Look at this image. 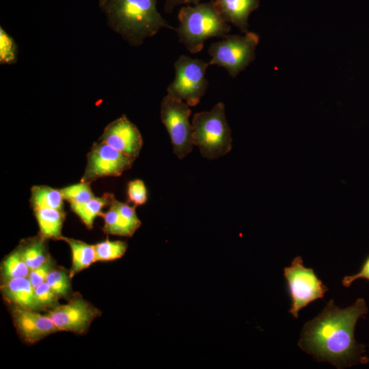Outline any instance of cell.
<instances>
[{"instance_id":"1","label":"cell","mask_w":369,"mask_h":369,"mask_svg":"<svg viewBox=\"0 0 369 369\" xmlns=\"http://www.w3.org/2000/svg\"><path fill=\"white\" fill-rule=\"evenodd\" d=\"M368 312L365 300L359 298L346 308L330 300L323 310L307 322L301 332L299 346L318 361L338 368L365 364V346L358 343L354 331L359 318Z\"/></svg>"},{"instance_id":"2","label":"cell","mask_w":369,"mask_h":369,"mask_svg":"<svg viewBox=\"0 0 369 369\" xmlns=\"http://www.w3.org/2000/svg\"><path fill=\"white\" fill-rule=\"evenodd\" d=\"M157 0H100L109 26L132 46L141 45L161 28L176 30L156 8Z\"/></svg>"},{"instance_id":"3","label":"cell","mask_w":369,"mask_h":369,"mask_svg":"<svg viewBox=\"0 0 369 369\" xmlns=\"http://www.w3.org/2000/svg\"><path fill=\"white\" fill-rule=\"evenodd\" d=\"M178 40L191 53L201 51L206 40L226 37L230 25L216 8L214 0L182 7L178 14Z\"/></svg>"},{"instance_id":"4","label":"cell","mask_w":369,"mask_h":369,"mask_svg":"<svg viewBox=\"0 0 369 369\" xmlns=\"http://www.w3.org/2000/svg\"><path fill=\"white\" fill-rule=\"evenodd\" d=\"M191 124L193 144L198 147L204 158L214 160L231 150V130L223 102H218L210 111L195 113Z\"/></svg>"},{"instance_id":"5","label":"cell","mask_w":369,"mask_h":369,"mask_svg":"<svg viewBox=\"0 0 369 369\" xmlns=\"http://www.w3.org/2000/svg\"><path fill=\"white\" fill-rule=\"evenodd\" d=\"M258 43L259 36L254 32L248 31L244 36L227 35L210 44L208 64L222 67L231 77H236L254 60Z\"/></svg>"},{"instance_id":"6","label":"cell","mask_w":369,"mask_h":369,"mask_svg":"<svg viewBox=\"0 0 369 369\" xmlns=\"http://www.w3.org/2000/svg\"><path fill=\"white\" fill-rule=\"evenodd\" d=\"M208 62L182 55L174 62L175 77L167 87V95L197 105L208 85L205 74Z\"/></svg>"},{"instance_id":"7","label":"cell","mask_w":369,"mask_h":369,"mask_svg":"<svg viewBox=\"0 0 369 369\" xmlns=\"http://www.w3.org/2000/svg\"><path fill=\"white\" fill-rule=\"evenodd\" d=\"M288 295L291 300L289 313L297 318L299 312L310 303L324 297L328 288L317 277L312 269L303 265L300 256L295 258L284 269Z\"/></svg>"},{"instance_id":"8","label":"cell","mask_w":369,"mask_h":369,"mask_svg":"<svg viewBox=\"0 0 369 369\" xmlns=\"http://www.w3.org/2000/svg\"><path fill=\"white\" fill-rule=\"evenodd\" d=\"M189 107L187 102L168 95L161 102V120L170 137L173 152L179 159L189 154L193 146Z\"/></svg>"},{"instance_id":"9","label":"cell","mask_w":369,"mask_h":369,"mask_svg":"<svg viewBox=\"0 0 369 369\" xmlns=\"http://www.w3.org/2000/svg\"><path fill=\"white\" fill-rule=\"evenodd\" d=\"M135 160L105 142H94L87 155L81 181L91 183L100 178L120 176L132 167Z\"/></svg>"},{"instance_id":"10","label":"cell","mask_w":369,"mask_h":369,"mask_svg":"<svg viewBox=\"0 0 369 369\" xmlns=\"http://www.w3.org/2000/svg\"><path fill=\"white\" fill-rule=\"evenodd\" d=\"M46 315L60 331L81 334L100 312L78 295L67 303L52 308Z\"/></svg>"},{"instance_id":"11","label":"cell","mask_w":369,"mask_h":369,"mask_svg":"<svg viewBox=\"0 0 369 369\" xmlns=\"http://www.w3.org/2000/svg\"><path fill=\"white\" fill-rule=\"evenodd\" d=\"M99 141L135 159L139 156L143 146L140 131L126 115L110 122L105 128Z\"/></svg>"},{"instance_id":"12","label":"cell","mask_w":369,"mask_h":369,"mask_svg":"<svg viewBox=\"0 0 369 369\" xmlns=\"http://www.w3.org/2000/svg\"><path fill=\"white\" fill-rule=\"evenodd\" d=\"M14 325L20 336L28 344H34L60 330L46 314L38 311L11 305Z\"/></svg>"},{"instance_id":"13","label":"cell","mask_w":369,"mask_h":369,"mask_svg":"<svg viewBox=\"0 0 369 369\" xmlns=\"http://www.w3.org/2000/svg\"><path fill=\"white\" fill-rule=\"evenodd\" d=\"M214 3L226 22L247 33L249 16L258 8L260 0H214Z\"/></svg>"},{"instance_id":"14","label":"cell","mask_w":369,"mask_h":369,"mask_svg":"<svg viewBox=\"0 0 369 369\" xmlns=\"http://www.w3.org/2000/svg\"><path fill=\"white\" fill-rule=\"evenodd\" d=\"M1 292L3 298L12 305L36 311L41 310L35 297L34 288L28 277L3 280Z\"/></svg>"},{"instance_id":"15","label":"cell","mask_w":369,"mask_h":369,"mask_svg":"<svg viewBox=\"0 0 369 369\" xmlns=\"http://www.w3.org/2000/svg\"><path fill=\"white\" fill-rule=\"evenodd\" d=\"M37 220L40 234L46 239L62 240V230L66 219L64 210L51 208L33 210Z\"/></svg>"},{"instance_id":"16","label":"cell","mask_w":369,"mask_h":369,"mask_svg":"<svg viewBox=\"0 0 369 369\" xmlns=\"http://www.w3.org/2000/svg\"><path fill=\"white\" fill-rule=\"evenodd\" d=\"M46 240L39 234L36 236L21 241L18 246L30 271L42 265L50 258Z\"/></svg>"},{"instance_id":"17","label":"cell","mask_w":369,"mask_h":369,"mask_svg":"<svg viewBox=\"0 0 369 369\" xmlns=\"http://www.w3.org/2000/svg\"><path fill=\"white\" fill-rule=\"evenodd\" d=\"M62 240L68 244L72 252V266L69 271L70 278L96 262L94 245L64 236Z\"/></svg>"},{"instance_id":"18","label":"cell","mask_w":369,"mask_h":369,"mask_svg":"<svg viewBox=\"0 0 369 369\" xmlns=\"http://www.w3.org/2000/svg\"><path fill=\"white\" fill-rule=\"evenodd\" d=\"M115 198L112 193H105L101 197H94L82 204H70V208L88 228H93L95 218L102 212V208L109 206Z\"/></svg>"},{"instance_id":"19","label":"cell","mask_w":369,"mask_h":369,"mask_svg":"<svg viewBox=\"0 0 369 369\" xmlns=\"http://www.w3.org/2000/svg\"><path fill=\"white\" fill-rule=\"evenodd\" d=\"M64 199L61 190L47 185H34L31 188V208L64 210Z\"/></svg>"},{"instance_id":"20","label":"cell","mask_w":369,"mask_h":369,"mask_svg":"<svg viewBox=\"0 0 369 369\" xmlns=\"http://www.w3.org/2000/svg\"><path fill=\"white\" fill-rule=\"evenodd\" d=\"M30 269L24 261L20 250L18 247L8 256L1 264V275L3 280L16 277H28Z\"/></svg>"},{"instance_id":"21","label":"cell","mask_w":369,"mask_h":369,"mask_svg":"<svg viewBox=\"0 0 369 369\" xmlns=\"http://www.w3.org/2000/svg\"><path fill=\"white\" fill-rule=\"evenodd\" d=\"M114 203L119 213L123 236H132L141 226V221L136 213V206H131L128 203L121 202L115 198Z\"/></svg>"},{"instance_id":"22","label":"cell","mask_w":369,"mask_h":369,"mask_svg":"<svg viewBox=\"0 0 369 369\" xmlns=\"http://www.w3.org/2000/svg\"><path fill=\"white\" fill-rule=\"evenodd\" d=\"M94 245L96 260L109 261L122 257L126 251L128 245L126 241L106 240Z\"/></svg>"},{"instance_id":"23","label":"cell","mask_w":369,"mask_h":369,"mask_svg":"<svg viewBox=\"0 0 369 369\" xmlns=\"http://www.w3.org/2000/svg\"><path fill=\"white\" fill-rule=\"evenodd\" d=\"M90 182H80L60 189L64 200L70 204H82L95 197Z\"/></svg>"},{"instance_id":"24","label":"cell","mask_w":369,"mask_h":369,"mask_svg":"<svg viewBox=\"0 0 369 369\" xmlns=\"http://www.w3.org/2000/svg\"><path fill=\"white\" fill-rule=\"evenodd\" d=\"M70 277L62 268L53 269L46 281L59 297H67L71 290Z\"/></svg>"},{"instance_id":"25","label":"cell","mask_w":369,"mask_h":369,"mask_svg":"<svg viewBox=\"0 0 369 369\" xmlns=\"http://www.w3.org/2000/svg\"><path fill=\"white\" fill-rule=\"evenodd\" d=\"M18 57V46L14 40L0 27V63L14 64Z\"/></svg>"},{"instance_id":"26","label":"cell","mask_w":369,"mask_h":369,"mask_svg":"<svg viewBox=\"0 0 369 369\" xmlns=\"http://www.w3.org/2000/svg\"><path fill=\"white\" fill-rule=\"evenodd\" d=\"M114 199L109 206V208L106 212H102L99 217L104 219L102 230L105 234L123 236L120 215L115 205Z\"/></svg>"},{"instance_id":"27","label":"cell","mask_w":369,"mask_h":369,"mask_svg":"<svg viewBox=\"0 0 369 369\" xmlns=\"http://www.w3.org/2000/svg\"><path fill=\"white\" fill-rule=\"evenodd\" d=\"M34 292L36 301L41 310L46 308H53L57 306L59 297L46 281L42 282L34 288Z\"/></svg>"},{"instance_id":"28","label":"cell","mask_w":369,"mask_h":369,"mask_svg":"<svg viewBox=\"0 0 369 369\" xmlns=\"http://www.w3.org/2000/svg\"><path fill=\"white\" fill-rule=\"evenodd\" d=\"M128 201L134 206H140L147 202L148 194L146 185L143 180L136 179L130 181L127 184Z\"/></svg>"},{"instance_id":"29","label":"cell","mask_w":369,"mask_h":369,"mask_svg":"<svg viewBox=\"0 0 369 369\" xmlns=\"http://www.w3.org/2000/svg\"><path fill=\"white\" fill-rule=\"evenodd\" d=\"M53 262L51 258L42 265L30 271L28 279L33 288L45 282L46 277L53 269Z\"/></svg>"},{"instance_id":"30","label":"cell","mask_w":369,"mask_h":369,"mask_svg":"<svg viewBox=\"0 0 369 369\" xmlns=\"http://www.w3.org/2000/svg\"><path fill=\"white\" fill-rule=\"evenodd\" d=\"M358 279L369 280V256L364 262L361 270L355 275L345 276L342 283L344 286L349 287L353 282Z\"/></svg>"},{"instance_id":"31","label":"cell","mask_w":369,"mask_h":369,"mask_svg":"<svg viewBox=\"0 0 369 369\" xmlns=\"http://www.w3.org/2000/svg\"><path fill=\"white\" fill-rule=\"evenodd\" d=\"M201 0H165V11L167 13H171L172 10L178 5L182 4L195 5L200 2Z\"/></svg>"},{"instance_id":"32","label":"cell","mask_w":369,"mask_h":369,"mask_svg":"<svg viewBox=\"0 0 369 369\" xmlns=\"http://www.w3.org/2000/svg\"><path fill=\"white\" fill-rule=\"evenodd\" d=\"M368 362H369V359H368Z\"/></svg>"}]
</instances>
